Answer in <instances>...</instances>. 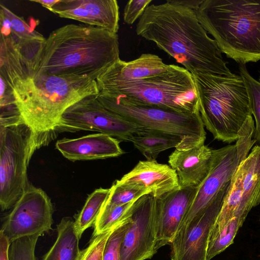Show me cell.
Listing matches in <instances>:
<instances>
[{
  "label": "cell",
  "mask_w": 260,
  "mask_h": 260,
  "mask_svg": "<svg viewBox=\"0 0 260 260\" xmlns=\"http://www.w3.org/2000/svg\"><path fill=\"white\" fill-rule=\"evenodd\" d=\"M53 213L52 203L46 193L28 183L5 217L1 231L10 244L24 237L41 236L52 230Z\"/></svg>",
  "instance_id": "obj_11"
},
{
  "label": "cell",
  "mask_w": 260,
  "mask_h": 260,
  "mask_svg": "<svg viewBox=\"0 0 260 260\" xmlns=\"http://www.w3.org/2000/svg\"><path fill=\"white\" fill-rule=\"evenodd\" d=\"M38 71L62 78H91L120 59L118 36L102 27L68 24L52 31L30 50Z\"/></svg>",
  "instance_id": "obj_3"
},
{
  "label": "cell",
  "mask_w": 260,
  "mask_h": 260,
  "mask_svg": "<svg viewBox=\"0 0 260 260\" xmlns=\"http://www.w3.org/2000/svg\"><path fill=\"white\" fill-rule=\"evenodd\" d=\"M110 191V188H100L88 196L74 221L75 228L80 238L87 229L94 224Z\"/></svg>",
  "instance_id": "obj_23"
},
{
  "label": "cell",
  "mask_w": 260,
  "mask_h": 260,
  "mask_svg": "<svg viewBox=\"0 0 260 260\" xmlns=\"http://www.w3.org/2000/svg\"><path fill=\"white\" fill-rule=\"evenodd\" d=\"M51 12L114 33L119 29V8L116 0H59Z\"/></svg>",
  "instance_id": "obj_15"
},
{
  "label": "cell",
  "mask_w": 260,
  "mask_h": 260,
  "mask_svg": "<svg viewBox=\"0 0 260 260\" xmlns=\"http://www.w3.org/2000/svg\"><path fill=\"white\" fill-rule=\"evenodd\" d=\"M243 194L242 176L237 169L231 181L230 185L212 229L225 226L235 215Z\"/></svg>",
  "instance_id": "obj_25"
},
{
  "label": "cell",
  "mask_w": 260,
  "mask_h": 260,
  "mask_svg": "<svg viewBox=\"0 0 260 260\" xmlns=\"http://www.w3.org/2000/svg\"><path fill=\"white\" fill-rule=\"evenodd\" d=\"M238 169L242 176L243 194L235 216L248 215L260 204V145L252 148Z\"/></svg>",
  "instance_id": "obj_20"
},
{
  "label": "cell",
  "mask_w": 260,
  "mask_h": 260,
  "mask_svg": "<svg viewBox=\"0 0 260 260\" xmlns=\"http://www.w3.org/2000/svg\"><path fill=\"white\" fill-rule=\"evenodd\" d=\"M125 219L120 224L104 233L96 236L92 235L87 246L81 250L79 260H101L109 237L114 230L121 225Z\"/></svg>",
  "instance_id": "obj_32"
},
{
  "label": "cell",
  "mask_w": 260,
  "mask_h": 260,
  "mask_svg": "<svg viewBox=\"0 0 260 260\" xmlns=\"http://www.w3.org/2000/svg\"><path fill=\"white\" fill-rule=\"evenodd\" d=\"M254 129L253 118L249 116L239 131L236 144L212 150V160L209 172L198 187L192 204L176 235L183 232L201 214L231 182L241 162L247 156L250 149L256 142L252 139Z\"/></svg>",
  "instance_id": "obj_8"
},
{
  "label": "cell",
  "mask_w": 260,
  "mask_h": 260,
  "mask_svg": "<svg viewBox=\"0 0 260 260\" xmlns=\"http://www.w3.org/2000/svg\"><path fill=\"white\" fill-rule=\"evenodd\" d=\"M99 92L116 95L137 105L182 113H200L192 75L172 64L168 71L136 80L96 79Z\"/></svg>",
  "instance_id": "obj_6"
},
{
  "label": "cell",
  "mask_w": 260,
  "mask_h": 260,
  "mask_svg": "<svg viewBox=\"0 0 260 260\" xmlns=\"http://www.w3.org/2000/svg\"><path fill=\"white\" fill-rule=\"evenodd\" d=\"M147 160H155L158 154L168 149L181 150L182 139L177 136L153 130L140 129L130 141Z\"/></svg>",
  "instance_id": "obj_22"
},
{
  "label": "cell",
  "mask_w": 260,
  "mask_h": 260,
  "mask_svg": "<svg viewBox=\"0 0 260 260\" xmlns=\"http://www.w3.org/2000/svg\"><path fill=\"white\" fill-rule=\"evenodd\" d=\"M258 80L260 81V76H259V78Z\"/></svg>",
  "instance_id": "obj_37"
},
{
  "label": "cell",
  "mask_w": 260,
  "mask_h": 260,
  "mask_svg": "<svg viewBox=\"0 0 260 260\" xmlns=\"http://www.w3.org/2000/svg\"><path fill=\"white\" fill-rule=\"evenodd\" d=\"M231 182L211 203L169 244L171 260H207L211 232L221 208Z\"/></svg>",
  "instance_id": "obj_13"
},
{
  "label": "cell",
  "mask_w": 260,
  "mask_h": 260,
  "mask_svg": "<svg viewBox=\"0 0 260 260\" xmlns=\"http://www.w3.org/2000/svg\"><path fill=\"white\" fill-rule=\"evenodd\" d=\"M0 12L3 13L11 23V34L16 41L22 43L43 42L46 38L36 31L22 17H19L4 5H0Z\"/></svg>",
  "instance_id": "obj_27"
},
{
  "label": "cell",
  "mask_w": 260,
  "mask_h": 260,
  "mask_svg": "<svg viewBox=\"0 0 260 260\" xmlns=\"http://www.w3.org/2000/svg\"><path fill=\"white\" fill-rule=\"evenodd\" d=\"M97 99L107 110L139 128L169 133L182 139L181 150L204 144L206 133L200 113H182L137 105L122 98L101 92Z\"/></svg>",
  "instance_id": "obj_7"
},
{
  "label": "cell",
  "mask_w": 260,
  "mask_h": 260,
  "mask_svg": "<svg viewBox=\"0 0 260 260\" xmlns=\"http://www.w3.org/2000/svg\"><path fill=\"white\" fill-rule=\"evenodd\" d=\"M0 77L11 89L24 122L33 132L36 151L56 138V127L67 109L86 96L99 93L95 79L41 73L15 46L1 51Z\"/></svg>",
  "instance_id": "obj_1"
},
{
  "label": "cell",
  "mask_w": 260,
  "mask_h": 260,
  "mask_svg": "<svg viewBox=\"0 0 260 260\" xmlns=\"http://www.w3.org/2000/svg\"><path fill=\"white\" fill-rule=\"evenodd\" d=\"M57 236L50 250L42 260H79L81 250L79 246V238L71 217L62 218L57 225Z\"/></svg>",
  "instance_id": "obj_21"
},
{
  "label": "cell",
  "mask_w": 260,
  "mask_h": 260,
  "mask_svg": "<svg viewBox=\"0 0 260 260\" xmlns=\"http://www.w3.org/2000/svg\"><path fill=\"white\" fill-rule=\"evenodd\" d=\"M139 128L134 124L105 108L96 95L86 96L76 102L62 114L56 133L85 131L104 134L120 141L129 142Z\"/></svg>",
  "instance_id": "obj_10"
},
{
  "label": "cell",
  "mask_w": 260,
  "mask_h": 260,
  "mask_svg": "<svg viewBox=\"0 0 260 260\" xmlns=\"http://www.w3.org/2000/svg\"><path fill=\"white\" fill-rule=\"evenodd\" d=\"M10 242L4 235L0 231V260H10L9 256V250Z\"/></svg>",
  "instance_id": "obj_34"
},
{
  "label": "cell",
  "mask_w": 260,
  "mask_h": 260,
  "mask_svg": "<svg viewBox=\"0 0 260 260\" xmlns=\"http://www.w3.org/2000/svg\"><path fill=\"white\" fill-rule=\"evenodd\" d=\"M110 189V193L101 210L126 204L150 193L148 190L120 185L115 182Z\"/></svg>",
  "instance_id": "obj_29"
},
{
  "label": "cell",
  "mask_w": 260,
  "mask_h": 260,
  "mask_svg": "<svg viewBox=\"0 0 260 260\" xmlns=\"http://www.w3.org/2000/svg\"><path fill=\"white\" fill-rule=\"evenodd\" d=\"M204 126L214 139L236 141L246 119L252 116L246 89L240 75H192Z\"/></svg>",
  "instance_id": "obj_5"
},
{
  "label": "cell",
  "mask_w": 260,
  "mask_h": 260,
  "mask_svg": "<svg viewBox=\"0 0 260 260\" xmlns=\"http://www.w3.org/2000/svg\"><path fill=\"white\" fill-rule=\"evenodd\" d=\"M102 260V259H101Z\"/></svg>",
  "instance_id": "obj_39"
},
{
  "label": "cell",
  "mask_w": 260,
  "mask_h": 260,
  "mask_svg": "<svg viewBox=\"0 0 260 260\" xmlns=\"http://www.w3.org/2000/svg\"><path fill=\"white\" fill-rule=\"evenodd\" d=\"M115 182L148 190L156 199L179 186L175 170L156 160L139 161L131 171Z\"/></svg>",
  "instance_id": "obj_16"
},
{
  "label": "cell",
  "mask_w": 260,
  "mask_h": 260,
  "mask_svg": "<svg viewBox=\"0 0 260 260\" xmlns=\"http://www.w3.org/2000/svg\"><path fill=\"white\" fill-rule=\"evenodd\" d=\"M170 2L181 5L188 8H190L194 11L197 10L203 0H188V1H179V0H168Z\"/></svg>",
  "instance_id": "obj_35"
},
{
  "label": "cell",
  "mask_w": 260,
  "mask_h": 260,
  "mask_svg": "<svg viewBox=\"0 0 260 260\" xmlns=\"http://www.w3.org/2000/svg\"><path fill=\"white\" fill-rule=\"evenodd\" d=\"M119 140L96 133L75 139L63 138L55 144L56 148L67 159L75 161L106 159L120 156L124 152Z\"/></svg>",
  "instance_id": "obj_17"
},
{
  "label": "cell",
  "mask_w": 260,
  "mask_h": 260,
  "mask_svg": "<svg viewBox=\"0 0 260 260\" xmlns=\"http://www.w3.org/2000/svg\"><path fill=\"white\" fill-rule=\"evenodd\" d=\"M212 150L205 144L179 150L175 149L169 156L170 166L175 170L180 187H198L210 170Z\"/></svg>",
  "instance_id": "obj_18"
},
{
  "label": "cell",
  "mask_w": 260,
  "mask_h": 260,
  "mask_svg": "<svg viewBox=\"0 0 260 260\" xmlns=\"http://www.w3.org/2000/svg\"><path fill=\"white\" fill-rule=\"evenodd\" d=\"M155 198L143 196L132 206L131 221L121 247L120 260H145L157 252Z\"/></svg>",
  "instance_id": "obj_12"
},
{
  "label": "cell",
  "mask_w": 260,
  "mask_h": 260,
  "mask_svg": "<svg viewBox=\"0 0 260 260\" xmlns=\"http://www.w3.org/2000/svg\"><path fill=\"white\" fill-rule=\"evenodd\" d=\"M239 71L246 89L252 114L256 122L253 139L260 144V82L250 75L245 64H239Z\"/></svg>",
  "instance_id": "obj_26"
},
{
  "label": "cell",
  "mask_w": 260,
  "mask_h": 260,
  "mask_svg": "<svg viewBox=\"0 0 260 260\" xmlns=\"http://www.w3.org/2000/svg\"><path fill=\"white\" fill-rule=\"evenodd\" d=\"M197 18L227 57L260 60V0H203Z\"/></svg>",
  "instance_id": "obj_4"
},
{
  "label": "cell",
  "mask_w": 260,
  "mask_h": 260,
  "mask_svg": "<svg viewBox=\"0 0 260 260\" xmlns=\"http://www.w3.org/2000/svg\"><path fill=\"white\" fill-rule=\"evenodd\" d=\"M132 206L124 221L116 228L109 237L104 250L102 260H120L121 245L130 223Z\"/></svg>",
  "instance_id": "obj_30"
},
{
  "label": "cell",
  "mask_w": 260,
  "mask_h": 260,
  "mask_svg": "<svg viewBox=\"0 0 260 260\" xmlns=\"http://www.w3.org/2000/svg\"><path fill=\"white\" fill-rule=\"evenodd\" d=\"M36 151L34 134L25 123L0 126V206L2 211L15 205L28 181L27 169Z\"/></svg>",
  "instance_id": "obj_9"
},
{
  "label": "cell",
  "mask_w": 260,
  "mask_h": 260,
  "mask_svg": "<svg viewBox=\"0 0 260 260\" xmlns=\"http://www.w3.org/2000/svg\"><path fill=\"white\" fill-rule=\"evenodd\" d=\"M172 65L165 63L155 54L144 53L129 61L119 59L98 77L111 80L140 79L165 72Z\"/></svg>",
  "instance_id": "obj_19"
},
{
  "label": "cell",
  "mask_w": 260,
  "mask_h": 260,
  "mask_svg": "<svg viewBox=\"0 0 260 260\" xmlns=\"http://www.w3.org/2000/svg\"><path fill=\"white\" fill-rule=\"evenodd\" d=\"M259 220H260V219H259Z\"/></svg>",
  "instance_id": "obj_38"
},
{
  "label": "cell",
  "mask_w": 260,
  "mask_h": 260,
  "mask_svg": "<svg viewBox=\"0 0 260 260\" xmlns=\"http://www.w3.org/2000/svg\"><path fill=\"white\" fill-rule=\"evenodd\" d=\"M40 236L24 237L12 242L9 250L10 260H37L35 249Z\"/></svg>",
  "instance_id": "obj_31"
},
{
  "label": "cell",
  "mask_w": 260,
  "mask_h": 260,
  "mask_svg": "<svg viewBox=\"0 0 260 260\" xmlns=\"http://www.w3.org/2000/svg\"><path fill=\"white\" fill-rule=\"evenodd\" d=\"M247 216L245 214L237 215L222 228L212 230L208 245L207 260H211L233 243Z\"/></svg>",
  "instance_id": "obj_24"
},
{
  "label": "cell",
  "mask_w": 260,
  "mask_h": 260,
  "mask_svg": "<svg viewBox=\"0 0 260 260\" xmlns=\"http://www.w3.org/2000/svg\"><path fill=\"white\" fill-rule=\"evenodd\" d=\"M198 187H180L155 198L157 251L169 244L191 206Z\"/></svg>",
  "instance_id": "obj_14"
},
{
  "label": "cell",
  "mask_w": 260,
  "mask_h": 260,
  "mask_svg": "<svg viewBox=\"0 0 260 260\" xmlns=\"http://www.w3.org/2000/svg\"><path fill=\"white\" fill-rule=\"evenodd\" d=\"M136 201L123 205L101 210L94 224L92 235L104 233L120 224L126 217L128 211Z\"/></svg>",
  "instance_id": "obj_28"
},
{
  "label": "cell",
  "mask_w": 260,
  "mask_h": 260,
  "mask_svg": "<svg viewBox=\"0 0 260 260\" xmlns=\"http://www.w3.org/2000/svg\"><path fill=\"white\" fill-rule=\"evenodd\" d=\"M136 28L138 36L153 42L192 75L234 74L216 41L208 35L190 8L169 1L149 5Z\"/></svg>",
  "instance_id": "obj_2"
},
{
  "label": "cell",
  "mask_w": 260,
  "mask_h": 260,
  "mask_svg": "<svg viewBox=\"0 0 260 260\" xmlns=\"http://www.w3.org/2000/svg\"><path fill=\"white\" fill-rule=\"evenodd\" d=\"M152 0H131L128 1L124 9L123 19L127 24H133L143 14L146 8Z\"/></svg>",
  "instance_id": "obj_33"
},
{
  "label": "cell",
  "mask_w": 260,
  "mask_h": 260,
  "mask_svg": "<svg viewBox=\"0 0 260 260\" xmlns=\"http://www.w3.org/2000/svg\"><path fill=\"white\" fill-rule=\"evenodd\" d=\"M59 1V0H30L29 1L39 3L51 12L53 7Z\"/></svg>",
  "instance_id": "obj_36"
}]
</instances>
